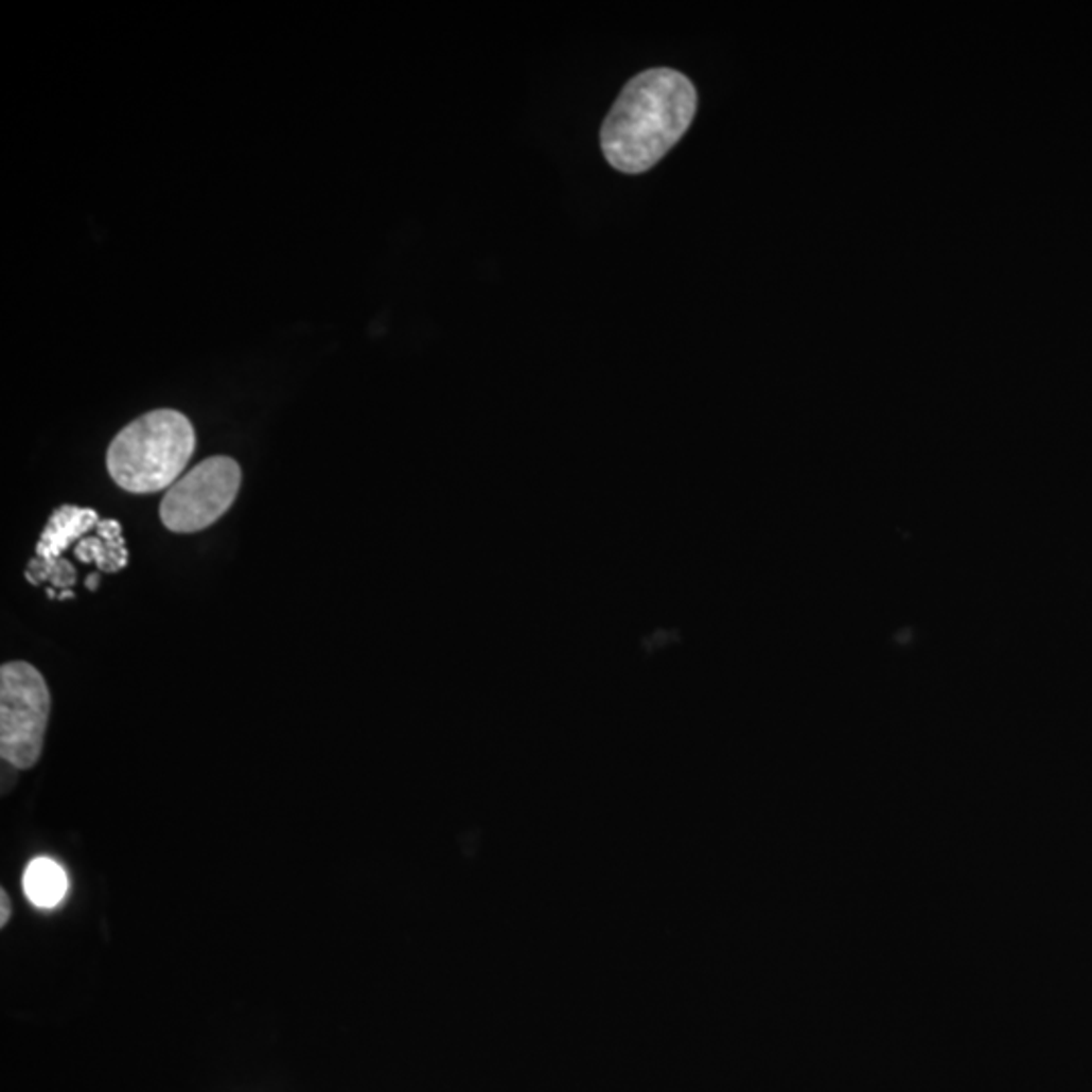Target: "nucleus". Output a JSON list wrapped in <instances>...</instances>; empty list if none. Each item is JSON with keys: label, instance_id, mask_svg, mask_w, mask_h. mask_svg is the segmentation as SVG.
I'll list each match as a JSON object with an SVG mask.
<instances>
[{"label": "nucleus", "instance_id": "nucleus-1", "mask_svg": "<svg viewBox=\"0 0 1092 1092\" xmlns=\"http://www.w3.org/2000/svg\"><path fill=\"white\" fill-rule=\"evenodd\" d=\"M697 108L699 93L684 73L668 67L637 73L601 126L605 160L626 175L654 169L688 131Z\"/></svg>", "mask_w": 1092, "mask_h": 1092}, {"label": "nucleus", "instance_id": "nucleus-5", "mask_svg": "<svg viewBox=\"0 0 1092 1092\" xmlns=\"http://www.w3.org/2000/svg\"><path fill=\"white\" fill-rule=\"evenodd\" d=\"M102 523L100 514L91 508H80V506H61L57 508L49 523L45 526L43 534L37 543V563L43 567H53L61 561V554L73 543H80L86 539L91 530H98Z\"/></svg>", "mask_w": 1092, "mask_h": 1092}, {"label": "nucleus", "instance_id": "nucleus-2", "mask_svg": "<svg viewBox=\"0 0 1092 1092\" xmlns=\"http://www.w3.org/2000/svg\"><path fill=\"white\" fill-rule=\"evenodd\" d=\"M197 447L191 419L175 409H156L128 423L111 439L109 476L130 494L169 490L184 476Z\"/></svg>", "mask_w": 1092, "mask_h": 1092}, {"label": "nucleus", "instance_id": "nucleus-3", "mask_svg": "<svg viewBox=\"0 0 1092 1092\" xmlns=\"http://www.w3.org/2000/svg\"><path fill=\"white\" fill-rule=\"evenodd\" d=\"M51 715V692L43 674L29 662L0 668V755L27 771L39 763Z\"/></svg>", "mask_w": 1092, "mask_h": 1092}, {"label": "nucleus", "instance_id": "nucleus-8", "mask_svg": "<svg viewBox=\"0 0 1092 1092\" xmlns=\"http://www.w3.org/2000/svg\"><path fill=\"white\" fill-rule=\"evenodd\" d=\"M11 913H13V904H11V898L6 895V891L2 888L0 891V927L4 929L6 922L11 920Z\"/></svg>", "mask_w": 1092, "mask_h": 1092}, {"label": "nucleus", "instance_id": "nucleus-7", "mask_svg": "<svg viewBox=\"0 0 1092 1092\" xmlns=\"http://www.w3.org/2000/svg\"><path fill=\"white\" fill-rule=\"evenodd\" d=\"M75 557L82 563H95L102 573H120L128 567V548L124 545L120 523L102 521L98 536H86L77 543Z\"/></svg>", "mask_w": 1092, "mask_h": 1092}, {"label": "nucleus", "instance_id": "nucleus-9", "mask_svg": "<svg viewBox=\"0 0 1092 1092\" xmlns=\"http://www.w3.org/2000/svg\"><path fill=\"white\" fill-rule=\"evenodd\" d=\"M98 577H100V575H89L88 583H86V585H88V589H95V587H98Z\"/></svg>", "mask_w": 1092, "mask_h": 1092}, {"label": "nucleus", "instance_id": "nucleus-4", "mask_svg": "<svg viewBox=\"0 0 1092 1092\" xmlns=\"http://www.w3.org/2000/svg\"><path fill=\"white\" fill-rule=\"evenodd\" d=\"M243 472L229 456H213L175 481L162 503L160 521L171 532L193 534L223 518L237 500Z\"/></svg>", "mask_w": 1092, "mask_h": 1092}, {"label": "nucleus", "instance_id": "nucleus-6", "mask_svg": "<svg viewBox=\"0 0 1092 1092\" xmlns=\"http://www.w3.org/2000/svg\"><path fill=\"white\" fill-rule=\"evenodd\" d=\"M22 891L37 909L57 906L69 891L66 868L47 856L33 858L22 873Z\"/></svg>", "mask_w": 1092, "mask_h": 1092}]
</instances>
